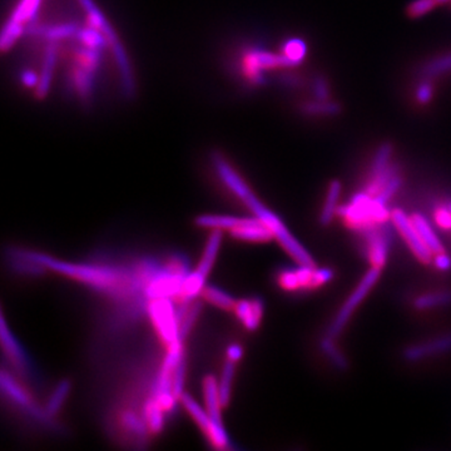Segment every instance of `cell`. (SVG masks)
Wrapping results in <instances>:
<instances>
[{"instance_id": "obj_1", "label": "cell", "mask_w": 451, "mask_h": 451, "mask_svg": "<svg viewBox=\"0 0 451 451\" xmlns=\"http://www.w3.org/2000/svg\"><path fill=\"white\" fill-rule=\"evenodd\" d=\"M213 165L216 168L217 174L222 179L223 183L227 186L229 191L240 198L242 202L254 212V216L272 231L274 238L280 242L281 246L285 248V251H287L290 256H293V260L297 261L300 265H313V261L309 252L291 235V232L287 229L280 218L254 196V192L249 190L247 183L235 171V168L220 154L213 157Z\"/></svg>"}, {"instance_id": "obj_2", "label": "cell", "mask_w": 451, "mask_h": 451, "mask_svg": "<svg viewBox=\"0 0 451 451\" xmlns=\"http://www.w3.org/2000/svg\"><path fill=\"white\" fill-rule=\"evenodd\" d=\"M14 256L34 261L44 268L53 270L58 274L74 279L103 293L122 295L128 293L134 284L131 274L113 267L69 263V262L56 260L48 254H38L32 251H18L14 254Z\"/></svg>"}, {"instance_id": "obj_3", "label": "cell", "mask_w": 451, "mask_h": 451, "mask_svg": "<svg viewBox=\"0 0 451 451\" xmlns=\"http://www.w3.org/2000/svg\"><path fill=\"white\" fill-rule=\"evenodd\" d=\"M78 1L87 14L88 26H95L98 31H101L104 34V37L107 38V44L112 49L117 68L121 74L122 85H123L124 92L127 93L128 96L133 95V72H132V67H131V62L128 59L126 49L122 44L121 40L118 39L115 28L109 24L108 19L106 18L102 10L97 7L95 0H78Z\"/></svg>"}, {"instance_id": "obj_4", "label": "cell", "mask_w": 451, "mask_h": 451, "mask_svg": "<svg viewBox=\"0 0 451 451\" xmlns=\"http://www.w3.org/2000/svg\"><path fill=\"white\" fill-rule=\"evenodd\" d=\"M221 240H222V229H213L208 237V241L204 247V256L199 261L198 266L195 268L192 274H188L185 277L182 291H181V297L183 301H192L198 293H202L206 279L216 261L217 254L221 246Z\"/></svg>"}, {"instance_id": "obj_5", "label": "cell", "mask_w": 451, "mask_h": 451, "mask_svg": "<svg viewBox=\"0 0 451 451\" xmlns=\"http://www.w3.org/2000/svg\"><path fill=\"white\" fill-rule=\"evenodd\" d=\"M148 313L154 329L167 347L182 343L179 335L177 312L174 311L170 299H152L148 305Z\"/></svg>"}, {"instance_id": "obj_6", "label": "cell", "mask_w": 451, "mask_h": 451, "mask_svg": "<svg viewBox=\"0 0 451 451\" xmlns=\"http://www.w3.org/2000/svg\"><path fill=\"white\" fill-rule=\"evenodd\" d=\"M297 64L282 54H274L271 51L252 49L243 54L242 58V72L252 84H261L263 82L262 73L265 70L276 68H290Z\"/></svg>"}, {"instance_id": "obj_7", "label": "cell", "mask_w": 451, "mask_h": 451, "mask_svg": "<svg viewBox=\"0 0 451 451\" xmlns=\"http://www.w3.org/2000/svg\"><path fill=\"white\" fill-rule=\"evenodd\" d=\"M181 401L186 407V410L191 415L192 419L196 421L199 429L204 432V436L210 441V444L218 450H227L231 448L229 435L224 430L222 424H217L216 421L211 419L207 410L198 405L193 397L188 394L181 396Z\"/></svg>"}, {"instance_id": "obj_8", "label": "cell", "mask_w": 451, "mask_h": 451, "mask_svg": "<svg viewBox=\"0 0 451 451\" xmlns=\"http://www.w3.org/2000/svg\"><path fill=\"white\" fill-rule=\"evenodd\" d=\"M380 276V268L377 267H372L368 274L363 276V280L359 284V286L356 287L355 291L351 293L347 301L343 304L341 310L338 311L335 320L332 321L329 331H327V336L336 337L341 334L343 327L347 324L350 316L352 315V312L355 311L356 307L361 304L366 295L370 293V290L374 287L376 281L379 280Z\"/></svg>"}, {"instance_id": "obj_9", "label": "cell", "mask_w": 451, "mask_h": 451, "mask_svg": "<svg viewBox=\"0 0 451 451\" xmlns=\"http://www.w3.org/2000/svg\"><path fill=\"white\" fill-rule=\"evenodd\" d=\"M1 391L3 394L7 396L9 400L13 402L15 407L23 409L26 413H29L32 418H35L40 421H44L48 419V415L45 411H42L35 401L32 397V395L26 391V388L20 385L19 382H15L13 376L8 374L7 370L1 371Z\"/></svg>"}, {"instance_id": "obj_10", "label": "cell", "mask_w": 451, "mask_h": 451, "mask_svg": "<svg viewBox=\"0 0 451 451\" xmlns=\"http://www.w3.org/2000/svg\"><path fill=\"white\" fill-rule=\"evenodd\" d=\"M368 242V251L372 266L382 270L388 259V246L391 241V231L388 222L374 223L360 231Z\"/></svg>"}, {"instance_id": "obj_11", "label": "cell", "mask_w": 451, "mask_h": 451, "mask_svg": "<svg viewBox=\"0 0 451 451\" xmlns=\"http://www.w3.org/2000/svg\"><path fill=\"white\" fill-rule=\"evenodd\" d=\"M391 221L394 223L396 229L400 232L401 236L405 238L409 247L411 248L415 256L424 263H429L432 261V252L423 241L419 231L415 227L411 217L407 216L404 211L394 210L391 212Z\"/></svg>"}, {"instance_id": "obj_12", "label": "cell", "mask_w": 451, "mask_h": 451, "mask_svg": "<svg viewBox=\"0 0 451 451\" xmlns=\"http://www.w3.org/2000/svg\"><path fill=\"white\" fill-rule=\"evenodd\" d=\"M1 346L4 350V354L7 355L14 368L23 374H29L31 363L28 360V356L23 347L20 346L19 341L12 334V331L8 329L4 316H1Z\"/></svg>"}, {"instance_id": "obj_13", "label": "cell", "mask_w": 451, "mask_h": 451, "mask_svg": "<svg viewBox=\"0 0 451 451\" xmlns=\"http://www.w3.org/2000/svg\"><path fill=\"white\" fill-rule=\"evenodd\" d=\"M229 233L237 240L248 242H267L274 237L272 231L257 217L240 218L235 227L229 229Z\"/></svg>"}, {"instance_id": "obj_14", "label": "cell", "mask_w": 451, "mask_h": 451, "mask_svg": "<svg viewBox=\"0 0 451 451\" xmlns=\"http://www.w3.org/2000/svg\"><path fill=\"white\" fill-rule=\"evenodd\" d=\"M451 350V334L434 338L432 341L413 345L404 351V357L409 361H418L429 356L438 355Z\"/></svg>"}, {"instance_id": "obj_15", "label": "cell", "mask_w": 451, "mask_h": 451, "mask_svg": "<svg viewBox=\"0 0 451 451\" xmlns=\"http://www.w3.org/2000/svg\"><path fill=\"white\" fill-rule=\"evenodd\" d=\"M237 318L249 331H254L261 322L263 304L260 299L241 300L236 302L235 310Z\"/></svg>"}, {"instance_id": "obj_16", "label": "cell", "mask_w": 451, "mask_h": 451, "mask_svg": "<svg viewBox=\"0 0 451 451\" xmlns=\"http://www.w3.org/2000/svg\"><path fill=\"white\" fill-rule=\"evenodd\" d=\"M57 45L54 44V42H51V45L45 51L44 60H43V65H42L40 76H39L38 85L35 88V95L40 99L48 95L49 88H51V76H53L54 67L57 63Z\"/></svg>"}, {"instance_id": "obj_17", "label": "cell", "mask_w": 451, "mask_h": 451, "mask_svg": "<svg viewBox=\"0 0 451 451\" xmlns=\"http://www.w3.org/2000/svg\"><path fill=\"white\" fill-rule=\"evenodd\" d=\"M204 401H206V410L211 416V419L216 421L217 424H222L221 419V400H220V391L217 385L215 376L208 375L204 380Z\"/></svg>"}, {"instance_id": "obj_18", "label": "cell", "mask_w": 451, "mask_h": 451, "mask_svg": "<svg viewBox=\"0 0 451 451\" xmlns=\"http://www.w3.org/2000/svg\"><path fill=\"white\" fill-rule=\"evenodd\" d=\"M411 220H413L416 229L419 231L423 241L425 242L426 246L429 247L432 254L444 252V247H443L441 242L438 240L436 233L432 231V226L426 221L425 217L421 216V215H413Z\"/></svg>"}, {"instance_id": "obj_19", "label": "cell", "mask_w": 451, "mask_h": 451, "mask_svg": "<svg viewBox=\"0 0 451 451\" xmlns=\"http://www.w3.org/2000/svg\"><path fill=\"white\" fill-rule=\"evenodd\" d=\"M40 4L42 0H19L9 20H13L15 23L26 26V24L33 22L38 15Z\"/></svg>"}, {"instance_id": "obj_20", "label": "cell", "mask_w": 451, "mask_h": 451, "mask_svg": "<svg viewBox=\"0 0 451 451\" xmlns=\"http://www.w3.org/2000/svg\"><path fill=\"white\" fill-rule=\"evenodd\" d=\"M341 190H343V186L336 179L332 181L330 186H329L324 208H322L321 216H320V223L322 226H329L331 221H332V217L336 212L337 201H338L340 195H341Z\"/></svg>"}, {"instance_id": "obj_21", "label": "cell", "mask_w": 451, "mask_h": 451, "mask_svg": "<svg viewBox=\"0 0 451 451\" xmlns=\"http://www.w3.org/2000/svg\"><path fill=\"white\" fill-rule=\"evenodd\" d=\"M93 74L89 70L84 69L82 67L74 64L73 70H72V85L76 92V95L87 99L90 93H92V87H93Z\"/></svg>"}, {"instance_id": "obj_22", "label": "cell", "mask_w": 451, "mask_h": 451, "mask_svg": "<svg viewBox=\"0 0 451 451\" xmlns=\"http://www.w3.org/2000/svg\"><path fill=\"white\" fill-rule=\"evenodd\" d=\"M165 410L161 407L158 401L154 397L147 401L145 405V413H143V419L146 421L148 432L152 434H158L165 423Z\"/></svg>"}, {"instance_id": "obj_23", "label": "cell", "mask_w": 451, "mask_h": 451, "mask_svg": "<svg viewBox=\"0 0 451 451\" xmlns=\"http://www.w3.org/2000/svg\"><path fill=\"white\" fill-rule=\"evenodd\" d=\"M202 295L206 301H208L210 304L216 306L218 309H222L224 311L235 310L236 302L233 297L217 287L204 286Z\"/></svg>"}, {"instance_id": "obj_24", "label": "cell", "mask_w": 451, "mask_h": 451, "mask_svg": "<svg viewBox=\"0 0 451 451\" xmlns=\"http://www.w3.org/2000/svg\"><path fill=\"white\" fill-rule=\"evenodd\" d=\"M74 63L90 73H96L101 63V49L82 47L74 53Z\"/></svg>"}, {"instance_id": "obj_25", "label": "cell", "mask_w": 451, "mask_h": 451, "mask_svg": "<svg viewBox=\"0 0 451 451\" xmlns=\"http://www.w3.org/2000/svg\"><path fill=\"white\" fill-rule=\"evenodd\" d=\"M76 37L82 43L83 47H88L93 49H102L108 45L104 34L95 26H88L82 28V29H78Z\"/></svg>"}, {"instance_id": "obj_26", "label": "cell", "mask_w": 451, "mask_h": 451, "mask_svg": "<svg viewBox=\"0 0 451 451\" xmlns=\"http://www.w3.org/2000/svg\"><path fill=\"white\" fill-rule=\"evenodd\" d=\"M69 391L70 382L68 380H63L58 384L57 388H54L53 394L51 395L49 400L45 405L44 411L48 415V418H53L57 415L58 411L63 405L64 401L67 399V396L69 394Z\"/></svg>"}, {"instance_id": "obj_27", "label": "cell", "mask_w": 451, "mask_h": 451, "mask_svg": "<svg viewBox=\"0 0 451 451\" xmlns=\"http://www.w3.org/2000/svg\"><path fill=\"white\" fill-rule=\"evenodd\" d=\"M23 33H24V26L18 24L13 20L8 19L7 23L3 26L1 35H0V48H1V51H4V53L9 51L18 42V39L23 35Z\"/></svg>"}, {"instance_id": "obj_28", "label": "cell", "mask_w": 451, "mask_h": 451, "mask_svg": "<svg viewBox=\"0 0 451 451\" xmlns=\"http://www.w3.org/2000/svg\"><path fill=\"white\" fill-rule=\"evenodd\" d=\"M450 304L451 291L426 293V295L419 296L418 299L413 301V306H415L418 310H427V309H432V307L450 305Z\"/></svg>"}, {"instance_id": "obj_29", "label": "cell", "mask_w": 451, "mask_h": 451, "mask_svg": "<svg viewBox=\"0 0 451 451\" xmlns=\"http://www.w3.org/2000/svg\"><path fill=\"white\" fill-rule=\"evenodd\" d=\"M393 151H394V147L388 142H385V143H382V146L379 147L375 157H374V161H372V165H371V178L379 176L380 173L386 171L388 167L391 165H390V161H391Z\"/></svg>"}, {"instance_id": "obj_30", "label": "cell", "mask_w": 451, "mask_h": 451, "mask_svg": "<svg viewBox=\"0 0 451 451\" xmlns=\"http://www.w3.org/2000/svg\"><path fill=\"white\" fill-rule=\"evenodd\" d=\"M302 112L309 115H336L341 112L340 104L336 102L327 101H318L307 102L302 106Z\"/></svg>"}, {"instance_id": "obj_31", "label": "cell", "mask_w": 451, "mask_h": 451, "mask_svg": "<svg viewBox=\"0 0 451 451\" xmlns=\"http://www.w3.org/2000/svg\"><path fill=\"white\" fill-rule=\"evenodd\" d=\"M233 372H235V363L227 360L223 365L222 375H221V382L218 384V391H220V400L222 407H227L229 401V395H231V384L233 379Z\"/></svg>"}, {"instance_id": "obj_32", "label": "cell", "mask_w": 451, "mask_h": 451, "mask_svg": "<svg viewBox=\"0 0 451 451\" xmlns=\"http://www.w3.org/2000/svg\"><path fill=\"white\" fill-rule=\"evenodd\" d=\"M42 34L47 40L49 42H58V40H63V39H68L73 35H76L78 29L74 24L70 23H64V24H57V26H47L40 29Z\"/></svg>"}, {"instance_id": "obj_33", "label": "cell", "mask_w": 451, "mask_h": 451, "mask_svg": "<svg viewBox=\"0 0 451 451\" xmlns=\"http://www.w3.org/2000/svg\"><path fill=\"white\" fill-rule=\"evenodd\" d=\"M320 346H321V350H322L325 355L327 356V359L336 366L337 369H347V366H349L347 360L343 355V352L337 349L336 345L332 341V337H325L324 340L320 343Z\"/></svg>"}, {"instance_id": "obj_34", "label": "cell", "mask_w": 451, "mask_h": 451, "mask_svg": "<svg viewBox=\"0 0 451 451\" xmlns=\"http://www.w3.org/2000/svg\"><path fill=\"white\" fill-rule=\"evenodd\" d=\"M143 420L140 419V416L132 410H126L121 416L122 425L124 426V429L140 438L145 436V434L148 430L146 421H143Z\"/></svg>"}, {"instance_id": "obj_35", "label": "cell", "mask_w": 451, "mask_h": 451, "mask_svg": "<svg viewBox=\"0 0 451 451\" xmlns=\"http://www.w3.org/2000/svg\"><path fill=\"white\" fill-rule=\"evenodd\" d=\"M306 51H307V48H306L305 42L301 40V39L287 40L285 45H284V54L290 58L297 65L305 58Z\"/></svg>"}, {"instance_id": "obj_36", "label": "cell", "mask_w": 451, "mask_h": 451, "mask_svg": "<svg viewBox=\"0 0 451 451\" xmlns=\"http://www.w3.org/2000/svg\"><path fill=\"white\" fill-rule=\"evenodd\" d=\"M450 70L451 54H446V56L436 58L432 62L425 64V67L423 68V73L427 76H435L446 73V72H450Z\"/></svg>"}, {"instance_id": "obj_37", "label": "cell", "mask_w": 451, "mask_h": 451, "mask_svg": "<svg viewBox=\"0 0 451 451\" xmlns=\"http://www.w3.org/2000/svg\"><path fill=\"white\" fill-rule=\"evenodd\" d=\"M436 6H438L436 0H413L407 6V15L410 18H419L430 13Z\"/></svg>"}, {"instance_id": "obj_38", "label": "cell", "mask_w": 451, "mask_h": 451, "mask_svg": "<svg viewBox=\"0 0 451 451\" xmlns=\"http://www.w3.org/2000/svg\"><path fill=\"white\" fill-rule=\"evenodd\" d=\"M401 185H402V179L399 176V173H396L394 177L391 178L388 183L384 186L382 191L376 195L375 197H374L375 198V201H377L379 204H388V199L394 196L395 193L397 192V190L400 188Z\"/></svg>"}, {"instance_id": "obj_39", "label": "cell", "mask_w": 451, "mask_h": 451, "mask_svg": "<svg viewBox=\"0 0 451 451\" xmlns=\"http://www.w3.org/2000/svg\"><path fill=\"white\" fill-rule=\"evenodd\" d=\"M279 282H280V286L286 291H295L300 288L299 277H297L296 271L295 272L293 271L281 272Z\"/></svg>"}, {"instance_id": "obj_40", "label": "cell", "mask_w": 451, "mask_h": 451, "mask_svg": "<svg viewBox=\"0 0 451 451\" xmlns=\"http://www.w3.org/2000/svg\"><path fill=\"white\" fill-rule=\"evenodd\" d=\"M313 265H300L296 270V274L299 277L300 287L302 288H311L312 274H313Z\"/></svg>"}, {"instance_id": "obj_41", "label": "cell", "mask_w": 451, "mask_h": 451, "mask_svg": "<svg viewBox=\"0 0 451 451\" xmlns=\"http://www.w3.org/2000/svg\"><path fill=\"white\" fill-rule=\"evenodd\" d=\"M313 95L318 101H327L330 98L329 83L322 76H318L315 79V82H313Z\"/></svg>"}, {"instance_id": "obj_42", "label": "cell", "mask_w": 451, "mask_h": 451, "mask_svg": "<svg viewBox=\"0 0 451 451\" xmlns=\"http://www.w3.org/2000/svg\"><path fill=\"white\" fill-rule=\"evenodd\" d=\"M432 95H434V88H432V83L429 81L420 83L419 87L416 88V93H415L418 102L421 104H427L430 102L432 99Z\"/></svg>"}, {"instance_id": "obj_43", "label": "cell", "mask_w": 451, "mask_h": 451, "mask_svg": "<svg viewBox=\"0 0 451 451\" xmlns=\"http://www.w3.org/2000/svg\"><path fill=\"white\" fill-rule=\"evenodd\" d=\"M332 276H334V274H332V271L329 270V268L315 270L313 274H312L311 288L321 286V285H324L326 282H329L332 279Z\"/></svg>"}, {"instance_id": "obj_44", "label": "cell", "mask_w": 451, "mask_h": 451, "mask_svg": "<svg viewBox=\"0 0 451 451\" xmlns=\"http://www.w3.org/2000/svg\"><path fill=\"white\" fill-rule=\"evenodd\" d=\"M435 218L436 222L441 229H451V211L450 208H438L436 213H435Z\"/></svg>"}, {"instance_id": "obj_45", "label": "cell", "mask_w": 451, "mask_h": 451, "mask_svg": "<svg viewBox=\"0 0 451 451\" xmlns=\"http://www.w3.org/2000/svg\"><path fill=\"white\" fill-rule=\"evenodd\" d=\"M22 83L28 88H37L39 83V76L32 69H26L22 73Z\"/></svg>"}, {"instance_id": "obj_46", "label": "cell", "mask_w": 451, "mask_h": 451, "mask_svg": "<svg viewBox=\"0 0 451 451\" xmlns=\"http://www.w3.org/2000/svg\"><path fill=\"white\" fill-rule=\"evenodd\" d=\"M434 263L441 271H448V270H450L451 268V259L449 256H446L444 252L436 254Z\"/></svg>"}, {"instance_id": "obj_47", "label": "cell", "mask_w": 451, "mask_h": 451, "mask_svg": "<svg viewBox=\"0 0 451 451\" xmlns=\"http://www.w3.org/2000/svg\"><path fill=\"white\" fill-rule=\"evenodd\" d=\"M242 355H243V351H242V347L240 345L233 343V345L229 346V349H227V360L237 363L241 359Z\"/></svg>"}, {"instance_id": "obj_48", "label": "cell", "mask_w": 451, "mask_h": 451, "mask_svg": "<svg viewBox=\"0 0 451 451\" xmlns=\"http://www.w3.org/2000/svg\"><path fill=\"white\" fill-rule=\"evenodd\" d=\"M436 1H438V4H445V3H449L451 0H436Z\"/></svg>"}]
</instances>
